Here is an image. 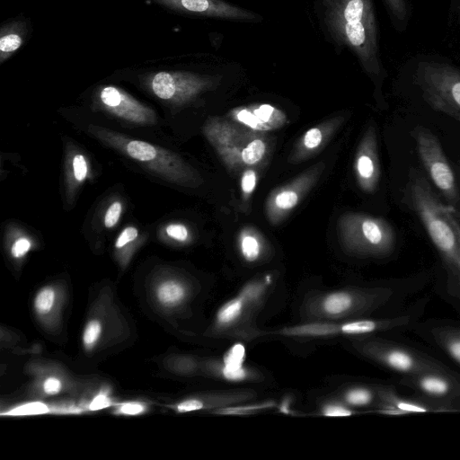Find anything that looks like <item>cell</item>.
Wrapping results in <instances>:
<instances>
[{"label":"cell","mask_w":460,"mask_h":460,"mask_svg":"<svg viewBox=\"0 0 460 460\" xmlns=\"http://www.w3.org/2000/svg\"><path fill=\"white\" fill-rule=\"evenodd\" d=\"M393 296L389 288L337 290L321 295L309 306L322 319H336L362 314L386 303Z\"/></svg>","instance_id":"obj_4"},{"label":"cell","mask_w":460,"mask_h":460,"mask_svg":"<svg viewBox=\"0 0 460 460\" xmlns=\"http://www.w3.org/2000/svg\"><path fill=\"white\" fill-rule=\"evenodd\" d=\"M138 234V231L134 226H128L126 227L119 235L117 238V241L115 243V247L118 249H120L124 246H126L128 243L134 241Z\"/></svg>","instance_id":"obj_36"},{"label":"cell","mask_w":460,"mask_h":460,"mask_svg":"<svg viewBox=\"0 0 460 460\" xmlns=\"http://www.w3.org/2000/svg\"><path fill=\"white\" fill-rule=\"evenodd\" d=\"M459 8H460V6H459Z\"/></svg>","instance_id":"obj_45"},{"label":"cell","mask_w":460,"mask_h":460,"mask_svg":"<svg viewBox=\"0 0 460 460\" xmlns=\"http://www.w3.org/2000/svg\"><path fill=\"white\" fill-rule=\"evenodd\" d=\"M49 411V409L45 403L36 402H29V403H25V404L17 406V407L12 409L11 411H9L8 412H6V415H14V416L35 415V414L47 413Z\"/></svg>","instance_id":"obj_27"},{"label":"cell","mask_w":460,"mask_h":460,"mask_svg":"<svg viewBox=\"0 0 460 460\" xmlns=\"http://www.w3.org/2000/svg\"><path fill=\"white\" fill-rule=\"evenodd\" d=\"M346 33L353 46H362L366 41V29L361 22H348Z\"/></svg>","instance_id":"obj_28"},{"label":"cell","mask_w":460,"mask_h":460,"mask_svg":"<svg viewBox=\"0 0 460 460\" xmlns=\"http://www.w3.org/2000/svg\"><path fill=\"white\" fill-rule=\"evenodd\" d=\"M279 334L290 337L322 338L342 334V323L312 322L282 328Z\"/></svg>","instance_id":"obj_15"},{"label":"cell","mask_w":460,"mask_h":460,"mask_svg":"<svg viewBox=\"0 0 460 460\" xmlns=\"http://www.w3.org/2000/svg\"><path fill=\"white\" fill-rule=\"evenodd\" d=\"M365 10L363 0H350L344 11V17L348 22H361Z\"/></svg>","instance_id":"obj_29"},{"label":"cell","mask_w":460,"mask_h":460,"mask_svg":"<svg viewBox=\"0 0 460 460\" xmlns=\"http://www.w3.org/2000/svg\"><path fill=\"white\" fill-rule=\"evenodd\" d=\"M270 284V278L252 281L243 286L238 294L225 302L217 311L215 323L218 328H228L237 323L247 308L255 305Z\"/></svg>","instance_id":"obj_11"},{"label":"cell","mask_w":460,"mask_h":460,"mask_svg":"<svg viewBox=\"0 0 460 460\" xmlns=\"http://www.w3.org/2000/svg\"><path fill=\"white\" fill-rule=\"evenodd\" d=\"M361 350L368 358L403 376L447 369L435 358L390 341H369L362 345Z\"/></svg>","instance_id":"obj_5"},{"label":"cell","mask_w":460,"mask_h":460,"mask_svg":"<svg viewBox=\"0 0 460 460\" xmlns=\"http://www.w3.org/2000/svg\"><path fill=\"white\" fill-rule=\"evenodd\" d=\"M111 403L109 396L105 393L98 394L89 404V410L97 411L110 406Z\"/></svg>","instance_id":"obj_43"},{"label":"cell","mask_w":460,"mask_h":460,"mask_svg":"<svg viewBox=\"0 0 460 460\" xmlns=\"http://www.w3.org/2000/svg\"><path fill=\"white\" fill-rule=\"evenodd\" d=\"M391 13L399 24H405L408 19V6L406 0H385Z\"/></svg>","instance_id":"obj_31"},{"label":"cell","mask_w":460,"mask_h":460,"mask_svg":"<svg viewBox=\"0 0 460 460\" xmlns=\"http://www.w3.org/2000/svg\"><path fill=\"white\" fill-rule=\"evenodd\" d=\"M241 252L247 261L253 262L257 261L261 253L258 240L252 235L243 236L241 241Z\"/></svg>","instance_id":"obj_26"},{"label":"cell","mask_w":460,"mask_h":460,"mask_svg":"<svg viewBox=\"0 0 460 460\" xmlns=\"http://www.w3.org/2000/svg\"><path fill=\"white\" fill-rule=\"evenodd\" d=\"M122 206L119 201L113 202L106 211L104 217L105 226L111 228L114 226L119 219Z\"/></svg>","instance_id":"obj_34"},{"label":"cell","mask_w":460,"mask_h":460,"mask_svg":"<svg viewBox=\"0 0 460 460\" xmlns=\"http://www.w3.org/2000/svg\"><path fill=\"white\" fill-rule=\"evenodd\" d=\"M205 407V402L197 398H189L183 400L176 405L178 412H190L202 410Z\"/></svg>","instance_id":"obj_35"},{"label":"cell","mask_w":460,"mask_h":460,"mask_svg":"<svg viewBox=\"0 0 460 460\" xmlns=\"http://www.w3.org/2000/svg\"><path fill=\"white\" fill-rule=\"evenodd\" d=\"M277 406V402L271 400L261 402L247 403L234 406H223L214 412L223 415H247L269 410Z\"/></svg>","instance_id":"obj_20"},{"label":"cell","mask_w":460,"mask_h":460,"mask_svg":"<svg viewBox=\"0 0 460 460\" xmlns=\"http://www.w3.org/2000/svg\"><path fill=\"white\" fill-rule=\"evenodd\" d=\"M374 134H368L357 159V172L362 186L372 190L377 182L379 169Z\"/></svg>","instance_id":"obj_14"},{"label":"cell","mask_w":460,"mask_h":460,"mask_svg":"<svg viewBox=\"0 0 460 460\" xmlns=\"http://www.w3.org/2000/svg\"><path fill=\"white\" fill-rule=\"evenodd\" d=\"M236 119L256 130H271L281 126L285 116L278 110L268 104H262L253 110H241Z\"/></svg>","instance_id":"obj_13"},{"label":"cell","mask_w":460,"mask_h":460,"mask_svg":"<svg viewBox=\"0 0 460 460\" xmlns=\"http://www.w3.org/2000/svg\"><path fill=\"white\" fill-rule=\"evenodd\" d=\"M438 345L458 365H460V328L438 326L431 330Z\"/></svg>","instance_id":"obj_18"},{"label":"cell","mask_w":460,"mask_h":460,"mask_svg":"<svg viewBox=\"0 0 460 460\" xmlns=\"http://www.w3.org/2000/svg\"><path fill=\"white\" fill-rule=\"evenodd\" d=\"M72 166L75 181L82 182L86 178L88 172L87 163L84 156L81 154L75 155Z\"/></svg>","instance_id":"obj_33"},{"label":"cell","mask_w":460,"mask_h":460,"mask_svg":"<svg viewBox=\"0 0 460 460\" xmlns=\"http://www.w3.org/2000/svg\"><path fill=\"white\" fill-rule=\"evenodd\" d=\"M322 141V132L318 128L309 129L304 136V146L308 149L317 147Z\"/></svg>","instance_id":"obj_37"},{"label":"cell","mask_w":460,"mask_h":460,"mask_svg":"<svg viewBox=\"0 0 460 460\" xmlns=\"http://www.w3.org/2000/svg\"><path fill=\"white\" fill-rule=\"evenodd\" d=\"M24 41V27L21 22L6 23L0 37V62L3 63L16 52Z\"/></svg>","instance_id":"obj_17"},{"label":"cell","mask_w":460,"mask_h":460,"mask_svg":"<svg viewBox=\"0 0 460 460\" xmlns=\"http://www.w3.org/2000/svg\"><path fill=\"white\" fill-rule=\"evenodd\" d=\"M166 234L171 238L175 239L180 242H184L187 240L189 233L187 228L183 225L180 224H172L166 227Z\"/></svg>","instance_id":"obj_39"},{"label":"cell","mask_w":460,"mask_h":460,"mask_svg":"<svg viewBox=\"0 0 460 460\" xmlns=\"http://www.w3.org/2000/svg\"><path fill=\"white\" fill-rule=\"evenodd\" d=\"M289 405H290V400L284 399L279 405V411L282 413L290 414L291 409H290Z\"/></svg>","instance_id":"obj_44"},{"label":"cell","mask_w":460,"mask_h":460,"mask_svg":"<svg viewBox=\"0 0 460 460\" xmlns=\"http://www.w3.org/2000/svg\"><path fill=\"white\" fill-rule=\"evenodd\" d=\"M415 83L424 100L435 110L460 122V71L448 64L420 61Z\"/></svg>","instance_id":"obj_3"},{"label":"cell","mask_w":460,"mask_h":460,"mask_svg":"<svg viewBox=\"0 0 460 460\" xmlns=\"http://www.w3.org/2000/svg\"><path fill=\"white\" fill-rule=\"evenodd\" d=\"M216 372L223 379L230 382H243L253 377V373L244 366L238 369H227L220 364L217 365Z\"/></svg>","instance_id":"obj_25"},{"label":"cell","mask_w":460,"mask_h":460,"mask_svg":"<svg viewBox=\"0 0 460 460\" xmlns=\"http://www.w3.org/2000/svg\"><path fill=\"white\" fill-rule=\"evenodd\" d=\"M89 131L105 144L144 164L163 179L176 184L195 186L197 176L194 171L176 154L142 140L128 138L102 127L92 125Z\"/></svg>","instance_id":"obj_2"},{"label":"cell","mask_w":460,"mask_h":460,"mask_svg":"<svg viewBox=\"0 0 460 460\" xmlns=\"http://www.w3.org/2000/svg\"><path fill=\"white\" fill-rule=\"evenodd\" d=\"M297 201V193L293 190L281 191L275 198L276 205L282 209H290L294 208Z\"/></svg>","instance_id":"obj_32"},{"label":"cell","mask_w":460,"mask_h":460,"mask_svg":"<svg viewBox=\"0 0 460 460\" xmlns=\"http://www.w3.org/2000/svg\"><path fill=\"white\" fill-rule=\"evenodd\" d=\"M353 245L362 253L385 255L395 243L393 227L384 219L358 217L353 223Z\"/></svg>","instance_id":"obj_7"},{"label":"cell","mask_w":460,"mask_h":460,"mask_svg":"<svg viewBox=\"0 0 460 460\" xmlns=\"http://www.w3.org/2000/svg\"><path fill=\"white\" fill-rule=\"evenodd\" d=\"M31 243L29 239L21 237L13 243L11 252L14 258L24 256L31 249Z\"/></svg>","instance_id":"obj_38"},{"label":"cell","mask_w":460,"mask_h":460,"mask_svg":"<svg viewBox=\"0 0 460 460\" xmlns=\"http://www.w3.org/2000/svg\"><path fill=\"white\" fill-rule=\"evenodd\" d=\"M266 146L261 139L256 138L250 142L242 151V160L246 164L258 163L264 155Z\"/></svg>","instance_id":"obj_24"},{"label":"cell","mask_w":460,"mask_h":460,"mask_svg":"<svg viewBox=\"0 0 460 460\" xmlns=\"http://www.w3.org/2000/svg\"><path fill=\"white\" fill-rule=\"evenodd\" d=\"M102 332V323L97 319H92L85 324L82 342L85 350L91 351L98 343Z\"/></svg>","instance_id":"obj_23"},{"label":"cell","mask_w":460,"mask_h":460,"mask_svg":"<svg viewBox=\"0 0 460 460\" xmlns=\"http://www.w3.org/2000/svg\"><path fill=\"white\" fill-rule=\"evenodd\" d=\"M407 204L421 221L432 243L460 284V225L428 179L411 169L405 187Z\"/></svg>","instance_id":"obj_1"},{"label":"cell","mask_w":460,"mask_h":460,"mask_svg":"<svg viewBox=\"0 0 460 460\" xmlns=\"http://www.w3.org/2000/svg\"><path fill=\"white\" fill-rule=\"evenodd\" d=\"M343 400L347 405L353 407H364L372 404L376 400L378 402V389L366 386H356L348 389L343 394Z\"/></svg>","instance_id":"obj_19"},{"label":"cell","mask_w":460,"mask_h":460,"mask_svg":"<svg viewBox=\"0 0 460 460\" xmlns=\"http://www.w3.org/2000/svg\"><path fill=\"white\" fill-rule=\"evenodd\" d=\"M411 136L415 139L420 161L438 190L450 201L458 199L455 175L438 137L428 128L416 127Z\"/></svg>","instance_id":"obj_6"},{"label":"cell","mask_w":460,"mask_h":460,"mask_svg":"<svg viewBox=\"0 0 460 460\" xmlns=\"http://www.w3.org/2000/svg\"><path fill=\"white\" fill-rule=\"evenodd\" d=\"M246 349L243 343L233 344L224 354L220 365L227 369H238L243 367Z\"/></svg>","instance_id":"obj_22"},{"label":"cell","mask_w":460,"mask_h":460,"mask_svg":"<svg viewBox=\"0 0 460 460\" xmlns=\"http://www.w3.org/2000/svg\"><path fill=\"white\" fill-rule=\"evenodd\" d=\"M98 100L108 112L137 125H154L157 122L155 112L123 90L106 85L98 93Z\"/></svg>","instance_id":"obj_8"},{"label":"cell","mask_w":460,"mask_h":460,"mask_svg":"<svg viewBox=\"0 0 460 460\" xmlns=\"http://www.w3.org/2000/svg\"><path fill=\"white\" fill-rule=\"evenodd\" d=\"M400 384L436 401L448 402L460 398V376L447 369L403 376Z\"/></svg>","instance_id":"obj_9"},{"label":"cell","mask_w":460,"mask_h":460,"mask_svg":"<svg viewBox=\"0 0 460 460\" xmlns=\"http://www.w3.org/2000/svg\"><path fill=\"white\" fill-rule=\"evenodd\" d=\"M321 412L326 417H346L355 413L349 407L341 402H327L323 405Z\"/></svg>","instance_id":"obj_30"},{"label":"cell","mask_w":460,"mask_h":460,"mask_svg":"<svg viewBox=\"0 0 460 460\" xmlns=\"http://www.w3.org/2000/svg\"><path fill=\"white\" fill-rule=\"evenodd\" d=\"M451 407L402 397L393 388H378L379 413L386 415H404L416 412L448 411Z\"/></svg>","instance_id":"obj_12"},{"label":"cell","mask_w":460,"mask_h":460,"mask_svg":"<svg viewBox=\"0 0 460 460\" xmlns=\"http://www.w3.org/2000/svg\"><path fill=\"white\" fill-rule=\"evenodd\" d=\"M57 294L52 287L41 288L36 294L33 307L38 315H46L51 312L56 303Z\"/></svg>","instance_id":"obj_21"},{"label":"cell","mask_w":460,"mask_h":460,"mask_svg":"<svg viewBox=\"0 0 460 460\" xmlns=\"http://www.w3.org/2000/svg\"><path fill=\"white\" fill-rule=\"evenodd\" d=\"M256 185V173L252 170H247L242 178L241 186L244 193H251Z\"/></svg>","instance_id":"obj_42"},{"label":"cell","mask_w":460,"mask_h":460,"mask_svg":"<svg viewBox=\"0 0 460 460\" xmlns=\"http://www.w3.org/2000/svg\"><path fill=\"white\" fill-rule=\"evenodd\" d=\"M144 411L145 406L142 403L135 402L121 403L118 408V411L125 415H137Z\"/></svg>","instance_id":"obj_41"},{"label":"cell","mask_w":460,"mask_h":460,"mask_svg":"<svg viewBox=\"0 0 460 460\" xmlns=\"http://www.w3.org/2000/svg\"><path fill=\"white\" fill-rule=\"evenodd\" d=\"M155 296L163 307L174 308L181 305L186 299L187 288L179 280L165 279L155 287Z\"/></svg>","instance_id":"obj_16"},{"label":"cell","mask_w":460,"mask_h":460,"mask_svg":"<svg viewBox=\"0 0 460 460\" xmlns=\"http://www.w3.org/2000/svg\"><path fill=\"white\" fill-rule=\"evenodd\" d=\"M42 390L47 395H55L62 390V382L55 376L48 377L44 380Z\"/></svg>","instance_id":"obj_40"},{"label":"cell","mask_w":460,"mask_h":460,"mask_svg":"<svg viewBox=\"0 0 460 460\" xmlns=\"http://www.w3.org/2000/svg\"><path fill=\"white\" fill-rule=\"evenodd\" d=\"M148 86L157 98L172 103H182L197 94L204 82L190 74L161 71L150 75Z\"/></svg>","instance_id":"obj_10"}]
</instances>
